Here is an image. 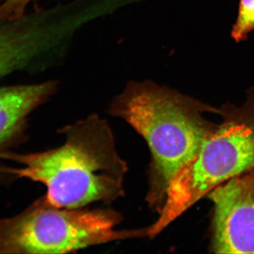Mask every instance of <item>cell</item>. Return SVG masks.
<instances>
[{
    "mask_svg": "<svg viewBox=\"0 0 254 254\" xmlns=\"http://www.w3.org/2000/svg\"><path fill=\"white\" fill-rule=\"evenodd\" d=\"M218 112L219 108L150 80L128 82L114 98L108 113L128 124L149 148L145 200L153 211L160 213L170 187L218 126L203 114Z\"/></svg>",
    "mask_w": 254,
    "mask_h": 254,
    "instance_id": "6da1fadb",
    "label": "cell"
},
{
    "mask_svg": "<svg viewBox=\"0 0 254 254\" xmlns=\"http://www.w3.org/2000/svg\"><path fill=\"white\" fill-rule=\"evenodd\" d=\"M61 146L41 153L16 154L5 151L0 158L21 168L3 167L1 173L41 182L52 204L84 208L95 202L110 203L125 195L128 167L119 155L113 130L99 115L63 127Z\"/></svg>",
    "mask_w": 254,
    "mask_h": 254,
    "instance_id": "7a4b0ae2",
    "label": "cell"
},
{
    "mask_svg": "<svg viewBox=\"0 0 254 254\" xmlns=\"http://www.w3.org/2000/svg\"><path fill=\"white\" fill-rule=\"evenodd\" d=\"M222 122L202 145L194 160L169 189L156 221L149 226L153 239L215 187L254 170V86L243 104L219 108Z\"/></svg>",
    "mask_w": 254,
    "mask_h": 254,
    "instance_id": "3957f363",
    "label": "cell"
},
{
    "mask_svg": "<svg viewBox=\"0 0 254 254\" xmlns=\"http://www.w3.org/2000/svg\"><path fill=\"white\" fill-rule=\"evenodd\" d=\"M113 209L62 208L46 197L23 213L0 220V254H66L128 239L148 237V227L118 230Z\"/></svg>",
    "mask_w": 254,
    "mask_h": 254,
    "instance_id": "277c9868",
    "label": "cell"
},
{
    "mask_svg": "<svg viewBox=\"0 0 254 254\" xmlns=\"http://www.w3.org/2000/svg\"><path fill=\"white\" fill-rule=\"evenodd\" d=\"M206 196L213 203L214 253L254 254V170L220 184Z\"/></svg>",
    "mask_w": 254,
    "mask_h": 254,
    "instance_id": "5b68a950",
    "label": "cell"
},
{
    "mask_svg": "<svg viewBox=\"0 0 254 254\" xmlns=\"http://www.w3.org/2000/svg\"><path fill=\"white\" fill-rule=\"evenodd\" d=\"M58 86V81H48L0 88V155L22 138L28 115L55 95Z\"/></svg>",
    "mask_w": 254,
    "mask_h": 254,
    "instance_id": "8992f818",
    "label": "cell"
},
{
    "mask_svg": "<svg viewBox=\"0 0 254 254\" xmlns=\"http://www.w3.org/2000/svg\"><path fill=\"white\" fill-rule=\"evenodd\" d=\"M43 36L35 16L0 22V78L24 68L41 49Z\"/></svg>",
    "mask_w": 254,
    "mask_h": 254,
    "instance_id": "52a82bcc",
    "label": "cell"
},
{
    "mask_svg": "<svg viewBox=\"0 0 254 254\" xmlns=\"http://www.w3.org/2000/svg\"><path fill=\"white\" fill-rule=\"evenodd\" d=\"M254 31V0H240L236 21L231 36L237 43L245 41Z\"/></svg>",
    "mask_w": 254,
    "mask_h": 254,
    "instance_id": "ba28073f",
    "label": "cell"
},
{
    "mask_svg": "<svg viewBox=\"0 0 254 254\" xmlns=\"http://www.w3.org/2000/svg\"><path fill=\"white\" fill-rule=\"evenodd\" d=\"M35 1L36 0H0V22L23 18L28 4Z\"/></svg>",
    "mask_w": 254,
    "mask_h": 254,
    "instance_id": "9c48e42d",
    "label": "cell"
}]
</instances>
